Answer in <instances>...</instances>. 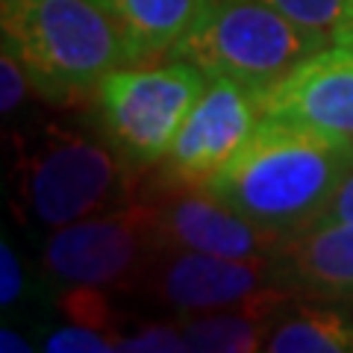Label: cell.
<instances>
[{
	"label": "cell",
	"instance_id": "cb8c5ba5",
	"mask_svg": "<svg viewBox=\"0 0 353 353\" xmlns=\"http://www.w3.org/2000/svg\"><path fill=\"white\" fill-rule=\"evenodd\" d=\"M0 189H3V174H0Z\"/></svg>",
	"mask_w": 353,
	"mask_h": 353
},
{
	"label": "cell",
	"instance_id": "44dd1931",
	"mask_svg": "<svg viewBox=\"0 0 353 353\" xmlns=\"http://www.w3.org/2000/svg\"><path fill=\"white\" fill-rule=\"evenodd\" d=\"M333 221H353V168L339 183V189L327 201V206L309 224H333Z\"/></svg>",
	"mask_w": 353,
	"mask_h": 353
},
{
	"label": "cell",
	"instance_id": "4fadbf2b",
	"mask_svg": "<svg viewBox=\"0 0 353 353\" xmlns=\"http://www.w3.org/2000/svg\"><path fill=\"white\" fill-rule=\"evenodd\" d=\"M274 312H277V306H239V309L180 315V330L189 350L248 353L265 347Z\"/></svg>",
	"mask_w": 353,
	"mask_h": 353
},
{
	"label": "cell",
	"instance_id": "30bf717a",
	"mask_svg": "<svg viewBox=\"0 0 353 353\" xmlns=\"http://www.w3.org/2000/svg\"><path fill=\"white\" fill-rule=\"evenodd\" d=\"M262 115L353 141V44L306 57L262 97Z\"/></svg>",
	"mask_w": 353,
	"mask_h": 353
},
{
	"label": "cell",
	"instance_id": "e0dca14e",
	"mask_svg": "<svg viewBox=\"0 0 353 353\" xmlns=\"http://www.w3.org/2000/svg\"><path fill=\"white\" fill-rule=\"evenodd\" d=\"M262 3L274 6L289 21H294L321 50L336 44V30L345 0H262Z\"/></svg>",
	"mask_w": 353,
	"mask_h": 353
},
{
	"label": "cell",
	"instance_id": "277c9868",
	"mask_svg": "<svg viewBox=\"0 0 353 353\" xmlns=\"http://www.w3.org/2000/svg\"><path fill=\"white\" fill-rule=\"evenodd\" d=\"M321 48L262 0H203L168 59L197 65L206 77H227L259 101Z\"/></svg>",
	"mask_w": 353,
	"mask_h": 353
},
{
	"label": "cell",
	"instance_id": "ba28073f",
	"mask_svg": "<svg viewBox=\"0 0 353 353\" xmlns=\"http://www.w3.org/2000/svg\"><path fill=\"white\" fill-rule=\"evenodd\" d=\"M259 121V94L227 77H209L203 94L159 162L162 180L174 185H203L221 165L233 159Z\"/></svg>",
	"mask_w": 353,
	"mask_h": 353
},
{
	"label": "cell",
	"instance_id": "7a4b0ae2",
	"mask_svg": "<svg viewBox=\"0 0 353 353\" xmlns=\"http://www.w3.org/2000/svg\"><path fill=\"white\" fill-rule=\"evenodd\" d=\"M132 174L106 141L44 124L12 136L3 176L21 227L50 233L132 203Z\"/></svg>",
	"mask_w": 353,
	"mask_h": 353
},
{
	"label": "cell",
	"instance_id": "2e32d148",
	"mask_svg": "<svg viewBox=\"0 0 353 353\" xmlns=\"http://www.w3.org/2000/svg\"><path fill=\"white\" fill-rule=\"evenodd\" d=\"M44 285H48L44 277L32 274V268L21 259V253L12 248V241L0 227V312H15L24 303L36 301L41 297L39 292Z\"/></svg>",
	"mask_w": 353,
	"mask_h": 353
},
{
	"label": "cell",
	"instance_id": "9a60e30c",
	"mask_svg": "<svg viewBox=\"0 0 353 353\" xmlns=\"http://www.w3.org/2000/svg\"><path fill=\"white\" fill-rule=\"evenodd\" d=\"M57 294V309L74 324L101 330V333L115 339V350H118V339H121V327H118V315L112 312V303L103 289H85V285H74V289H59Z\"/></svg>",
	"mask_w": 353,
	"mask_h": 353
},
{
	"label": "cell",
	"instance_id": "ffe728a7",
	"mask_svg": "<svg viewBox=\"0 0 353 353\" xmlns=\"http://www.w3.org/2000/svg\"><path fill=\"white\" fill-rule=\"evenodd\" d=\"M118 350L130 353H153V350H189L180 324H148L136 333H121Z\"/></svg>",
	"mask_w": 353,
	"mask_h": 353
},
{
	"label": "cell",
	"instance_id": "9c48e42d",
	"mask_svg": "<svg viewBox=\"0 0 353 353\" xmlns=\"http://www.w3.org/2000/svg\"><path fill=\"white\" fill-rule=\"evenodd\" d=\"M148 203L159 245L168 250H194L230 259H271L283 239L227 206L206 185L168 183V192Z\"/></svg>",
	"mask_w": 353,
	"mask_h": 353
},
{
	"label": "cell",
	"instance_id": "8992f818",
	"mask_svg": "<svg viewBox=\"0 0 353 353\" xmlns=\"http://www.w3.org/2000/svg\"><path fill=\"white\" fill-rule=\"evenodd\" d=\"M162 250L148 201L50 230L39 248V274L48 289H139Z\"/></svg>",
	"mask_w": 353,
	"mask_h": 353
},
{
	"label": "cell",
	"instance_id": "7402d4cb",
	"mask_svg": "<svg viewBox=\"0 0 353 353\" xmlns=\"http://www.w3.org/2000/svg\"><path fill=\"white\" fill-rule=\"evenodd\" d=\"M30 350H39L32 336L0 324V353H30Z\"/></svg>",
	"mask_w": 353,
	"mask_h": 353
},
{
	"label": "cell",
	"instance_id": "ac0fdd59",
	"mask_svg": "<svg viewBox=\"0 0 353 353\" xmlns=\"http://www.w3.org/2000/svg\"><path fill=\"white\" fill-rule=\"evenodd\" d=\"M39 350L48 353H109L115 350V339L101 333V330L83 327V324H53V327H39L32 333Z\"/></svg>",
	"mask_w": 353,
	"mask_h": 353
},
{
	"label": "cell",
	"instance_id": "6da1fadb",
	"mask_svg": "<svg viewBox=\"0 0 353 353\" xmlns=\"http://www.w3.org/2000/svg\"><path fill=\"white\" fill-rule=\"evenodd\" d=\"M350 168L353 141L262 115L203 185L253 224L285 236L321 212Z\"/></svg>",
	"mask_w": 353,
	"mask_h": 353
},
{
	"label": "cell",
	"instance_id": "d6986e66",
	"mask_svg": "<svg viewBox=\"0 0 353 353\" xmlns=\"http://www.w3.org/2000/svg\"><path fill=\"white\" fill-rule=\"evenodd\" d=\"M32 94H36V88H32L27 71L21 68L15 53L0 39V121L24 112Z\"/></svg>",
	"mask_w": 353,
	"mask_h": 353
},
{
	"label": "cell",
	"instance_id": "5b68a950",
	"mask_svg": "<svg viewBox=\"0 0 353 353\" xmlns=\"http://www.w3.org/2000/svg\"><path fill=\"white\" fill-rule=\"evenodd\" d=\"M209 77L192 62L121 65L92 92V124L130 171L165 159Z\"/></svg>",
	"mask_w": 353,
	"mask_h": 353
},
{
	"label": "cell",
	"instance_id": "3957f363",
	"mask_svg": "<svg viewBox=\"0 0 353 353\" xmlns=\"http://www.w3.org/2000/svg\"><path fill=\"white\" fill-rule=\"evenodd\" d=\"M0 39L50 103L92 97L109 71L130 65L118 30L94 0H0Z\"/></svg>",
	"mask_w": 353,
	"mask_h": 353
},
{
	"label": "cell",
	"instance_id": "52a82bcc",
	"mask_svg": "<svg viewBox=\"0 0 353 353\" xmlns=\"http://www.w3.org/2000/svg\"><path fill=\"white\" fill-rule=\"evenodd\" d=\"M139 289L176 315L215 312L239 306H277L289 294L271 259H230L194 250L162 248L148 265Z\"/></svg>",
	"mask_w": 353,
	"mask_h": 353
},
{
	"label": "cell",
	"instance_id": "5bb4252c",
	"mask_svg": "<svg viewBox=\"0 0 353 353\" xmlns=\"http://www.w3.org/2000/svg\"><path fill=\"white\" fill-rule=\"evenodd\" d=\"M271 353H353V315L333 306H297L271 324L265 347Z\"/></svg>",
	"mask_w": 353,
	"mask_h": 353
},
{
	"label": "cell",
	"instance_id": "603a6c76",
	"mask_svg": "<svg viewBox=\"0 0 353 353\" xmlns=\"http://www.w3.org/2000/svg\"><path fill=\"white\" fill-rule=\"evenodd\" d=\"M336 44H353V0L341 3V18L336 30Z\"/></svg>",
	"mask_w": 353,
	"mask_h": 353
},
{
	"label": "cell",
	"instance_id": "8fae6325",
	"mask_svg": "<svg viewBox=\"0 0 353 353\" xmlns=\"http://www.w3.org/2000/svg\"><path fill=\"white\" fill-rule=\"evenodd\" d=\"M271 265L285 292L353 301V221L292 230L280 239Z\"/></svg>",
	"mask_w": 353,
	"mask_h": 353
},
{
	"label": "cell",
	"instance_id": "7c38bea8",
	"mask_svg": "<svg viewBox=\"0 0 353 353\" xmlns=\"http://www.w3.org/2000/svg\"><path fill=\"white\" fill-rule=\"evenodd\" d=\"M118 30L130 65L168 59L203 0H94Z\"/></svg>",
	"mask_w": 353,
	"mask_h": 353
}]
</instances>
